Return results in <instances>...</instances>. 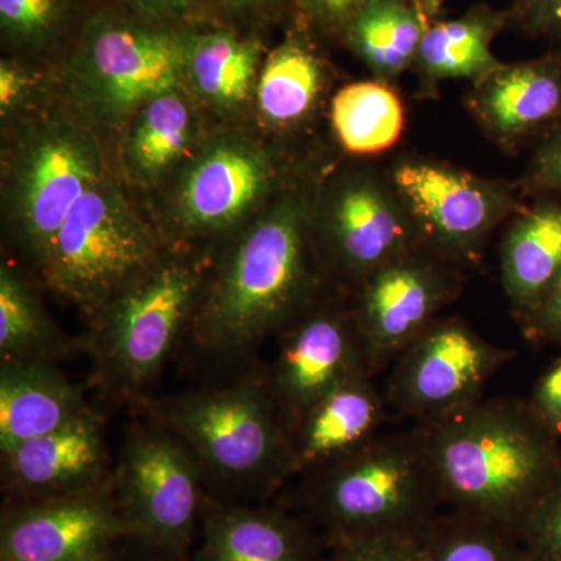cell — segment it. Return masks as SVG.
<instances>
[{
  "label": "cell",
  "mask_w": 561,
  "mask_h": 561,
  "mask_svg": "<svg viewBox=\"0 0 561 561\" xmlns=\"http://www.w3.org/2000/svg\"><path fill=\"white\" fill-rule=\"evenodd\" d=\"M279 162L249 133L208 135L175 173L169 221L180 238H208L242 230L278 186Z\"/></svg>",
  "instance_id": "cell-9"
},
{
  "label": "cell",
  "mask_w": 561,
  "mask_h": 561,
  "mask_svg": "<svg viewBox=\"0 0 561 561\" xmlns=\"http://www.w3.org/2000/svg\"><path fill=\"white\" fill-rule=\"evenodd\" d=\"M195 561H319L327 540L311 524L273 507L203 500Z\"/></svg>",
  "instance_id": "cell-18"
},
{
  "label": "cell",
  "mask_w": 561,
  "mask_h": 561,
  "mask_svg": "<svg viewBox=\"0 0 561 561\" xmlns=\"http://www.w3.org/2000/svg\"><path fill=\"white\" fill-rule=\"evenodd\" d=\"M144 16L173 24H198L216 20L209 0H114Z\"/></svg>",
  "instance_id": "cell-35"
},
{
  "label": "cell",
  "mask_w": 561,
  "mask_h": 561,
  "mask_svg": "<svg viewBox=\"0 0 561 561\" xmlns=\"http://www.w3.org/2000/svg\"><path fill=\"white\" fill-rule=\"evenodd\" d=\"M9 489L18 501L50 500L101 489L108 451L101 421L92 412L61 430L39 435L2 451Z\"/></svg>",
  "instance_id": "cell-17"
},
{
  "label": "cell",
  "mask_w": 561,
  "mask_h": 561,
  "mask_svg": "<svg viewBox=\"0 0 561 561\" xmlns=\"http://www.w3.org/2000/svg\"><path fill=\"white\" fill-rule=\"evenodd\" d=\"M331 119L343 149L354 154L389 150L404 130L400 98L381 80L343 87L332 99Z\"/></svg>",
  "instance_id": "cell-28"
},
{
  "label": "cell",
  "mask_w": 561,
  "mask_h": 561,
  "mask_svg": "<svg viewBox=\"0 0 561 561\" xmlns=\"http://www.w3.org/2000/svg\"><path fill=\"white\" fill-rule=\"evenodd\" d=\"M206 280L201 261L164 254L98 317L95 351L119 389H140L160 371L191 327Z\"/></svg>",
  "instance_id": "cell-8"
},
{
  "label": "cell",
  "mask_w": 561,
  "mask_h": 561,
  "mask_svg": "<svg viewBox=\"0 0 561 561\" xmlns=\"http://www.w3.org/2000/svg\"><path fill=\"white\" fill-rule=\"evenodd\" d=\"M79 561H125L122 559L119 553L116 552V548L110 549V551L99 553V556L88 557V559Z\"/></svg>",
  "instance_id": "cell-43"
},
{
  "label": "cell",
  "mask_w": 561,
  "mask_h": 561,
  "mask_svg": "<svg viewBox=\"0 0 561 561\" xmlns=\"http://www.w3.org/2000/svg\"><path fill=\"white\" fill-rule=\"evenodd\" d=\"M507 25L524 35H561V0H513L505 10Z\"/></svg>",
  "instance_id": "cell-34"
},
{
  "label": "cell",
  "mask_w": 561,
  "mask_h": 561,
  "mask_svg": "<svg viewBox=\"0 0 561 561\" xmlns=\"http://www.w3.org/2000/svg\"><path fill=\"white\" fill-rule=\"evenodd\" d=\"M519 542L526 561H561V481L531 513Z\"/></svg>",
  "instance_id": "cell-33"
},
{
  "label": "cell",
  "mask_w": 561,
  "mask_h": 561,
  "mask_svg": "<svg viewBox=\"0 0 561 561\" xmlns=\"http://www.w3.org/2000/svg\"><path fill=\"white\" fill-rule=\"evenodd\" d=\"M460 287L457 265L420 245L387 262L354 289L351 306L373 375L437 319Z\"/></svg>",
  "instance_id": "cell-12"
},
{
  "label": "cell",
  "mask_w": 561,
  "mask_h": 561,
  "mask_svg": "<svg viewBox=\"0 0 561 561\" xmlns=\"http://www.w3.org/2000/svg\"><path fill=\"white\" fill-rule=\"evenodd\" d=\"M530 342L552 343L561 348V279L540 308L522 321Z\"/></svg>",
  "instance_id": "cell-40"
},
{
  "label": "cell",
  "mask_w": 561,
  "mask_h": 561,
  "mask_svg": "<svg viewBox=\"0 0 561 561\" xmlns=\"http://www.w3.org/2000/svg\"><path fill=\"white\" fill-rule=\"evenodd\" d=\"M206 138L201 103L186 87L144 103L122 130L121 168L135 186L154 187L175 175Z\"/></svg>",
  "instance_id": "cell-19"
},
{
  "label": "cell",
  "mask_w": 561,
  "mask_h": 561,
  "mask_svg": "<svg viewBox=\"0 0 561 561\" xmlns=\"http://www.w3.org/2000/svg\"><path fill=\"white\" fill-rule=\"evenodd\" d=\"M421 542L424 561H526L511 531L456 508L438 513Z\"/></svg>",
  "instance_id": "cell-30"
},
{
  "label": "cell",
  "mask_w": 561,
  "mask_h": 561,
  "mask_svg": "<svg viewBox=\"0 0 561 561\" xmlns=\"http://www.w3.org/2000/svg\"><path fill=\"white\" fill-rule=\"evenodd\" d=\"M505 25V11L483 3L457 20L431 22L413 65L430 81L467 79L478 83L502 66L491 54V43Z\"/></svg>",
  "instance_id": "cell-25"
},
{
  "label": "cell",
  "mask_w": 561,
  "mask_h": 561,
  "mask_svg": "<svg viewBox=\"0 0 561 561\" xmlns=\"http://www.w3.org/2000/svg\"><path fill=\"white\" fill-rule=\"evenodd\" d=\"M430 24L409 0H367L343 39L379 79H393L415 62Z\"/></svg>",
  "instance_id": "cell-27"
},
{
  "label": "cell",
  "mask_w": 561,
  "mask_h": 561,
  "mask_svg": "<svg viewBox=\"0 0 561 561\" xmlns=\"http://www.w3.org/2000/svg\"><path fill=\"white\" fill-rule=\"evenodd\" d=\"M62 351V339L47 320L31 287L3 264L0 268L2 360L50 362Z\"/></svg>",
  "instance_id": "cell-31"
},
{
  "label": "cell",
  "mask_w": 561,
  "mask_h": 561,
  "mask_svg": "<svg viewBox=\"0 0 561 561\" xmlns=\"http://www.w3.org/2000/svg\"><path fill=\"white\" fill-rule=\"evenodd\" d=\"M105 175L101 140L79 113L47 111L16 133L3 160V216L39 273L70 210Z\"/></svg>",
  "instance_id": "cell-5"
},
{
  "label": "cell",
  "mask_w": 561,
  "mask_h": 561,
  "mask_svg": "<svg viewBox=\"0 0 561 561\" xmlns=\"http://www.w3.org/2000/svg\"><path fill=\"white\" fill-rule=\"evenodd\" d=\"M289 2L295 3V0H209L214 18L232 27L236 22L256 24L278 13Z\"/></svg>",
  "instance_id": "cell-39"
},
{
  "label": "cell",
  "mask_w": 561,
  "mask_h": 561,
  "mask_svg": "<svg viewBox=\"0 0 561 561\" xmlns=\"http://www.w3.org/2000/svg\"><path fill=\"white\" fill-rule=\"evenodd\" d=\"M324 561H424L421 535H364L327 541Z\"/></svg>",
  "instance_id": "cell-32"
},
{
  "label": "cell",
  "mask_w": 561,
  "mask_h": 561,
  "mask_svg": "<svg viewBox=\"0 0 561 561\" xmlns=\"http://www.w3.org/2000/svg\"><path fill=\"white\" fill-rule=\"evenodd\" d=\"M393 187L423 245L456 265L474 256L507 210V197L493 184L434 162H401Z\"/></svg>",
  "instance_id": "cell-16"
},
{
  "label": "cell",
  "mask_w": 561,
  "mask_h": 561,
  "mask_svg": "<svg viewBox=\"0 0 561 561\" xmlns=\"http://www.w3.org/2000/svg\"><path fill=\"white\" fill-rule=\"evenodd\" d=\"M192 25L144 16L114 0L92 5L65 60V80L88 124L124 130L144 105L186 87Z\"/></svg>",
  "instance_id": "cell-4"
},
{
  "label": "cell",
  "mask_w": 561,
  "mask_h": 561,
  "mask_svg": "<svg viewBox=\"0 0 561 561\" xmlns=\"http://www.w3.org/2000/svg\"><path fill=\"white\" fill-rule=\"evenodd\" d=\"M164 253L114 176H103L70 210L41 276L55 294L99 317Z\"/></svg>",
  "instance_id": "cell-7"
},
{
  "label": "cell",
  "mask_w": 561,
  "mask_h": 561,
  "mask_svg": "<svg viewBox=\"0 0 561 561\" xmlns=\"http://www.w3.org/2000/svg\"><path fill=\"white\" fill-rule=\"evenodd\" d=\"M360 371L373 375L353 311L316 301L287 324L267 386L291 434L324 394Z\"/></svg>",
  "instance_id": "cell-14"
},
{
  "label": "cell",
  "mask_w": 561,
  "mask_h": 561,
  "mask_svg": "<svg viewBox=\"0 0 561 561\" xmlns=\"http://www.w3.org/2000/svg\"><path fill=\"white\" fill-rule=\"evenodd\" d=\"M370 371H360L334 387L291 431V474L309 472L356 451L381 434L386 400Z\"/></svg>",
  "instance_id": "cell-20"
},
{
  "label": "cell",
  "mask_w": 561,
  "mask_h": 561,
  "mask_svg": "<svg viewBox=\"0 0 561 561\" xmlns=\"http://www.w3.org/2000/svg\"><path fill=\"white\" fill-rule=\"evenodd\" d=\"M320 261L353 289L373 272L421 242L419 228L397 190L370 175H348L332 186L313 217Z\"/></svg>",
  "instance_id": "cell-13"
},
{
  "label": "cell",
  "mask_w": 561,
  "mask_h": 561,
  "mask_svg": "<svg viewBox=\"0 0 561 561\" xmlns=\"http://www.w3.org/2000/svg\"><path fill=\"white\" fill-rule=\"evenodd\" d=\"M36 83V73L24 61L3 58L0 62V114L3 119L27 103Z\"/></svg>",
  "instance_id": "cell-38"
},
{
  "label": "cell",
  "mask_w": 561,
  "mask_h": 561,
  "mask_svg": "<svg viewBox=\"0 0 561 561\" xmlns=\"http://www.w3.org/2000/svg\"><path fill=\"white\" fill-rule=\"evenodd\" d=\"M91 9L87 0H0L3 47L28 58L68 50Z\"/></svg>",
  "instance_id": "cell-29"
},
{
  "label": "cell",
  "mask_w": 561,
  "mask_h": 561,
  "mask_svg": "<svg viewBox=\"0 0 561 561\" xmlns=\"http://www.w3.org/2000/svg\"><path fill=\"white\" fill-rule=\"evenodd\" d=\"M262 54L264 44L256 33L217 20L198 22L187 44V91L214 113H238L254 99Z\"/></svg>",
  "instance_id": "cell-21"
},
{
  "label": "cell",
  "mask_w": 561,
  "mask_h": 561,
  "mask_svg": "<svg viewBox=\"0 0 561 561\" xmlns=\"http://www.w3.org/2000/svg\"><path fill=\"white\" fill-rule=\"evenodd\" d=\"M365 2L367 0H295V7L317 31L343 38L350 21Z\"/></svg>",
  "instance_id": "cell-36"
},
{
  "label": "cell",
  "mask_w": 561,
  "mask_h": 561,
  "mask_svg": "<svg viewBox=\"0 0 561 561\" xmlns=\"http://www.w3.org/2000/svg\"><path fill=\"white\" fill-rule=\"evenodd\" d=\"M88 412L79 387L50 362L2 360L0 451L61 430Z\"/></svg>",
  "instance_id": "cell-23"
},
{
  "label": "cell",
  "mask_w": 561,
  "mask_h": 561,
  "mask_svg": "<svg viewBox=\"0 0 561 561\" xmlns=\"http://www.w3.org/2000/svg\"><path fill=\"white\" fill-rule=\"evenodd\" d=\"M515 354L460 319H435L391 364L387 401L419 426L438 423L483 400L490 379Z\"/></svg>",
  "instance_id": "cell-11"
},
{
  "label": "cell",
  "mask_w": 561,
  "mask_h": 561,
  "mask_svg": "<svg viewBox=\"0 0 561 561\" xmlns=\"http://www.w3.org/2000/svg\"><path fill=\"white\" fill-rule=\"evenodd\" d=\"M324 83V69L305 32H291L264 58L254 102L267 127L291 128L316 108Z\"/></svg>",
  "instance_id": "cell-26"
},
{
  "label": "cell",
  "mask_w": 561,
  "mask_h": 561,
  "mask_svg": "<svg viewBox=\"0 0 561 561\" xmlns=\"http://www.w3.org/2000/svg\"><path fill=\"white\" fill-rule=\"evenodd\" d=\"M527 401L538 420L561 442V356L542 373Z\"/></svg>",
  "instance_id": "cell-37"
},
{
  "label": "cell",
  "mask_w": 561,
  "mask_h": 561,
  "mask_svg": "<svg viewBox=\"0 0 561 561\" xmlns=\"http://www.w3.org/2000/svg\"><path fill=\"white\" fill-rule=\"evenodd\" d=\"M203 470L168 427L138 432L125 446L114 494L135 540L164 561L186 560L201 523Z\"/></svg>",
  "instance_id": "cell-10"
},
{
  "label": "cell",
  "mask_w": 561,
  "mask_h": 561,
  "mask_svg": "<svg viewBox=\"0 0 561 561\" xmlns=\"http://www.w3.org/2000/svg\"><path fill=\"white\" fill-rule=\"evenodd\" d=\"M502 284L519 323L561 279V206L545 205L513 221L501 247Z\"/></svg>",
  "instance_id": "cell-24"
},
{
  "label": "cell",
  "mask_w": 561,
  "mask_h": 561,
  "mask_svg": "<svg viewBox=\"0 0 561 561\" xmlns=\"http://www.w3.org/2000/svg\"><path fill=\"white\" fill-rule=\"evenodd\" d=\"M421 427L443 505L489 519L519 541L561 481V443L529 401L491 398Z\"/></svg>",
  "instance_id": "cell-2"
},
{
  "label": "cell",
  "mask_w": 561,
  "mask_h": 561,
  "mask_svg": "<svg viewBox=\"0 0 561 561\" xmlns=\"http://www.w3.org/2000/svg\"><path fill=\"white\" fill-rule=\"evenodd\" d=\"M409 2H411L427 21H437V16L442 11L443 0H409Z\"/></svg>",
  "instance_id": "cell-42"
},
{
  "label": "cell",
  "mask_w": 561,
  "mask_h": 561,
  "mask_svg": "<svg viewBox=\"0 0 561 561\" xmlns=\"http://www.w3.org/2000/svg\"><path fill=\"white\" fill-rule=\"evenodd\" d=\"M535 176L542 186L561 190V136L538 154Z\"/></svg>",
  "instance_id": "cell-41"
},
{
  "label": "cell",
  "mask_w": 561,
  "mask_h": 561,
  "mask_svg": "<svg viewBox=\"0 0 561 561\" xmlns=\"http://www.w3.org/2000/svg\"><path fill=\"white\" fill-rule=\"evenodd\" d=\"M135 540L113 481L83 493L10 502L0 523V561H79Z\"/></svg>",
  "instance_id": "cell-15"
},
{
  "label": "cell",
  "mask_w": 561,
  "mask_h": 561,
  "mask_svg": "<svg viewBox=\"0 0 561 561\" xmlns=\"http://www.w3.org/2000/svg\"><path fill=\"white\" fill-rule=\"evenodd\" d=\"M471 111L483 128L511 144L561 114V61L522 62L493 70L476 83Z\"/></svg>",
  "instance_id": "cell-22"
},
{
  "label": "cell",
  "mask_w": 561,
  "mask_h": 561,
  "mask_svg": "<svg viewBox=\"0 0 561 561\" xmlns=\"http://www.w3.org/2000/svg\"><path fill=\"white\" fill-rule=\"evenodd\" d=\"M311 210L308 194L289 191L242 228L192 317L203 348H250L317 301L320 256Z\"/></svg>",
  "instance_id": "cell-1"
},
{
  "label": "cell",
  "mask_w": 561,
  "mask_h": 561,
  "mask_svg": "<svg viewBox=\"0 0 561 561\" xmlns=\"http://www.w3.org/2000/svg\"><path fill=\"white\" fill-rule=\"evenodd\" d=\"M154 412L230 490L268 493L291 474V434L267 383L183 394Z\"/></svg>",
  "instance_id": "cell-6"
},
{
  "label": "cell",
  "mask_w": 561,
  "mask_h": 561,
  "mask_svg": "<svg viewBox=\"0 0 561 561\" xmlns=\"http://www.w3.org/2000/svg\"><path fill=\"white\" fill-rule=\"evenodd\" d=\"M311 472L309 518L324 540L423 535L443 505L423 427L378 434L356 451Z\"/></svg>",
  "instance_id": "cell-3"
}]
</instances>
